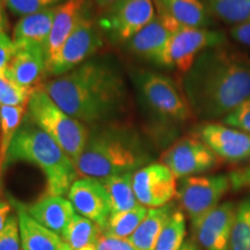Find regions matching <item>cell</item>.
Wrapping results in <instances>:
<instances>
[{"label": "cell", "instance_id": "cell-22", "mask_svg": "<svg viewBox=\"0 0 250 250\" xmlns=\"http://www.w3.org/2000/svg\"><path fill=\"white\" fill-rule=\"evenodd\" d=\"M56 13V7L37 12L19 20L13 31L15 45H41L48 42Z\"/></svg>", "mask_w": 250, "mask_h": 250}, {"label": "cell", "instance_id": "cell-14", "mask_svg": "<svg viewBox=\"0 0 250 250\" xmlns=\"http://www.w3.org/2000/svg\"><path fill=\"white\" fill-rule=\"evenodd\" d=\"M78 214L104 228L111 214L109 198L101 180L93 177H79L74 181L67 192Z\"/></svg>", "mask_w": 250, "mask_h": 250}, {"label": "cell", "instance_id": "cell-43", "mask_svg": "<svg viewBox=\"0 0 250 250\" xmlns=\"http://www.w3.org/2000/svg\"><path fill=\"white\" fill-rule=\"evenodd\" d=\"M59 250H73V249H72L71 247L67 245V243L64 242V243H62V246L61 247V249H59Z\"/></svg>", "mask_w": 250, "mask_h": 250}, {"label": "cell", "instance_id": "cell-28", "mask_svg": "<svg viewBox=\"0 0 250 250\" xmlns=\"http://www.w3.org/2000/svg\"><path fill=\"white\" fill-rule=\"evenodd\" d=\"M147 212V208L139 204L131 210L112 213L109 217L105 227L103 228V232L114 236L129 239L139 225L142 224Z\"/></svg>", "mask_w": 250, "mask_h": 250}, {"label": "cell", "instance_id": "cell-46", "mask_svg": "<svg viewBox=\"0 0 250 250\" xmlns=\"http://www.w3.org/2000/svg\"><path fill=\"white\" fill-rule=\"evenodd\" d=\"M0 110H1V105H0Z\"/></svg>", "mask_w": 250, "mask_h": 250}, {"label": "cell", "instance_id": "cell-16", "mask_svg": "<svg viewBox=\"0 0 250 250\" xmlns=\"http://www.w3.org/2000/svg\"><path fill=\"white\" fill-rule=\"evenodd\" d=\"M45 73H48V62L44 46L17 45V52L5 76L27 88H36L41 86Z\"/></svg>", "mask_w": 250, "mask_h": 250}, {"label": "cell", "instance_id": "cell-24", "mask_svg": "<svg viewBox=\"0 0 250 250\" xmlns=\"http://www.w3.org/2000/svg\"><path fill=\"white\" fill-rule=\"evenodd\" d=\"M103 229L83 215L76 213L62 233V239L73 250H95Z\"/></svg>", "mask_w": 250, "mask_h": 250}, {"label": "cell", "instance_id": "cell-36", "mask_svg": "<svg viewBox=\"0 0 250 250\" xmlns=\"http://www.w3.org/2000/svg\"><path fill=\"white\" fill-rule=\"evenodd\" d=\"M17 52V45L6 31H0V76H4L9 62Z\"/></svg>", "mask_w": 250, "mask_h": 250}, {"label": "cell", "instance_id": "cell-7", "mask_svg": "<svg viewBox=\"0 0 250 250\" xmlns=\"http://www.w3.org/2000/svg\"><path fill=\"white\" fill-rule=\"evenodd\" d=\"M230 188L228 175H197L182 179L176 197L193 227L217 208Z\"/></svg>", "mask_w": 250, "mask_h": 250}, {"label": "cell", "instance_id": "cell-9", "mask_svg": "<svg viewBox=\"0 0 250 250\" xmlns=\"http://www.w3.org/2000/svg\"><path fill=\"white\" fill-rule=\"evenodd\" d=\"M138 85L144 100L161 117L184 123L193 116L183 92L169 77L156 72H142Z\"/></svg>", "mask_w": 250, "mask_h": 250}, {"label": "cell", "instance_id": "cell-26", "mask_svg": "<svg viewBox=\"0 0 250 250\" xmlns=\"http://www.w3.org/2000/svg\"><path fill=\"white\" fill-rule=\"evenodd\" d=\"M27 115V107H8L1 105L0 110V158L2 170L8 149L13 142L15 134Z\"/></svg>", "mask_w": 250, "mask_h": 250}, {"label": "cell", "instance_id": "cell-45", "mask_svg": "<svg viewBox=\"0 0 250 250\" xmlns=\"http://www.w3.org/2000/svg\"><path fill=\"white\" fill-rule=\"evenodd\" d=\"M0 1H1L2 4H4V6H5V2H6V0H0Z\"/></svg>", "mask_w": 250, "mask_h": 250}, {"label": "cell", "instance_id": "cell-5", "mask_svg": "<svg viewBox=\"0 0 250 250\" xmlns=\"http://www.w3.org/2000/svg\"><path fill=\"white\" fill-rule=\"evenodd\" d=\"M27 114L37 126L61 146L76 165L89 138L88 126L62 110L43 89L42 85L36 87L31 94Z\"/></svg>", "mask_w": 250, "mask_h": 250}, {"label": "cell", "instance_id": "cell-42", "mask_svg": "<svg viewBox=\"0 0 250 250\" xmlns=\"http://www.w3.org/2000/svg\"><path fill=\"white\" fill-rule=\"evenodd\" d=\"M181 250H198V247L196 246V243L193 241H190V240H188V241L184 242V245L182 246Z\"/></svg>", "mask_w": 250, "mask_h": 250}, {"label": "cell", "instance_id": "cell-40", "mask_svg": "<svg viewBox=\"0 0 250 250\" xmlns=\"http://www.w3.org/2000/svg\"><path fill=\"white\" fill-rule=\"evenodd\" d=\"M7 29V18L5 13V6L0 1V31H6Z\"/></svg>", "mask_w": 250, "mask_h": 250}, {"label": "cell", "instance_id": "cell-6", "mask_svg": "<svg viewBox=\"0 0 250 250\" xmlns=\"http://www.w3.org/2000/svg\"><path fill=\"white\" fill-rule=\"evenodd\" d=\"M227 44L226 34L210 28L181 27L176 30L152 62L173 67L184 74L205 50Z\"/></svg>", "mask_w": 250, "mask_h": 250}, {"label": "cell", "instance_id": "cell-8", "mask_svg": "<svg viewBox=\"0 0 250 250\" xmlns=\"http://www.w3.org/2000/svg\"><path fill=\"white\" fill-rule=\"evenodd\" d=\"M103 45L102 30L88 14H83L78 26L48 64V73L61 77L89 61Z\"/></svg>", "mask_w": 250, "mask_h": 250}, {"label": "cell", "instance_id": "cell-35", "mask_svg": "<svg viewBox=\"0 0 250 250\" xmlns=\"http://www.w3.org/2000/svg\"><path fill=\"white\" fill-rule=\"evenodd\" d=\"M95 250H137L132 243L127 239L110 235L102 232L98 242L95 245Z\"/></svg>", "mask_w": 250, "mask_h": 250}, {"label": "cell", "instance_id": "cell-41", "mask_svg": "<svg viewBox=\"0 0 250 250\" xmlns=\"http://www.w3.org/2000/svg\"><path fill=\"white\" fill-rule=\"evenodd\" d=\"M94 2H95V5L98 6L99 8L101 9H108L109 7H111L112 5L116 4L117 1H120V0H93Z\"/></svg>", "mask_w": 250, "mask_h": 250}, {"label": "cell", "instance_id": "cell-13", "mask_svg": "<svg viewBox=\"0 0 250 250\" xmlns=\"http://www.w3.org/2000/svg\"><path fill=\"white\" fill-rule=\"evenodd\" d=\"M196 137L206 144L220 160L239 164L250 160V134L221 122H204Z\"/></svg>", "mask_w": 250, "mask_h": 250}, {"label": "cell", "instance_id": "cell-21", "mask_svg": "<svg viewBox=\"0 0 250 250\" xmlns=\"http://www.w3.org/2000/svg\"><path fill=\"white\" fill-rule=\"evenodd\" d=\"M156 12L173 19L181 27L210 28L213 19L202 0H154Z\"/></svg>", "mask_w": 250, "mask_h": 250}, {"label": "cell", "instance_id": "cell-29", "mask_svg": "<svg viewBox=\"0 0 250 250\" xmlns=\"http://www.w3.org/2000/svg\"><path fill=\"white\" fill-rule=\"evenodd\" d=\"M186 217L179 208H175L159 236L154 250H181L186 239Z\"/></svg>", "mask_w": 250, "mask_h": 250}, {"label": "cell", "instance_id": "cell-17", "mask_svg": "<svg viewBox=\"0 0 250 250\" xmlns=\"http://www.w3.org/2000/svg\"><path fill=\"white\" fill-rule=\"evenodd\" d=\"M180 28V24L175 22L173 19L156 12V17L151 22L127 41V46L134 55L152 62L170 36Z\"/></svg>", "mask_w": 250, "mask_h": 250}, {"label": "cell", "instance_id": "cell-27", "mask_svg": "<svg viewBox=\"0 0 250 250\" xmlns=\"http://www.w3.org/2000/svg\"><path fill=\"white\" fill-rule=\"evenodd\" d=\"M211 14L230 26L250 22V0H206Z\"/></svg>", "mask_w": 250, "mask_h": 250}, {"label": "cell", "instance_id": "cell-34", "mask_svg": "<svg viewBox=\"0 0 250 250\" xmlns=\"http://www.w3.org/2000/svg\"><path fill=\"white\" fill-rule=\"evenodd\" d=\"M221 123L236 127L250 134V98L226 115L221 120Z\"/></svg>", "mask_w": 250, "mask_h": 250}, {"label": "cell", "instance_id": "cell-2", "mask_svg": "<svg viewBox=\"0 0 250 250\" xmlns=\"http://www.w3.org/2000/svg\"><path fill=\"white\" fill-rule=\"evenodd\" d=\"M42 87L62 110L87 126L109 123L126 109V83L108 59L90 58Z\"/></svg>", "mask_w": 250, "mask_h": 250}, {"label": "cell", "instance_id": "cell-10", "mask_svg": "<svg viewBox=\"0 0 250 250\" xmlns=\"http://www.w3.org/2000/svg\"><path fill=\"white\" fill-rule=\"evenodd\" d=\"M156 17L154 0H120L105 9L99 26L115 42H125Z\"/></svg>", "mask_w": 250, "mask_h": 250}, {"label": "cell", "instance_id": "cell-4", "mask_svg": "<svg viewBox=\"0 0 250 250\" xmlns=\"http://www.w3.org/2000/svg\"><path fill=\"white\" fill-rule=\"evenodd\" d=\"M146 158L132 139L118 131L104 130L89 133L86 147L76 162L81 177L103 180L144 167Z\"/></svg>", "mask_w": 250, "mask_h": 250}, {"label": "cell", "instance_id": "cell-37", "mask_svg": "<svg viewBox=\"0 0 250 250\" xmlns=\"http://www.w3.org/2000/svg\"><path fill=\"white\" fill-rule=\"evenodd\" d=\"M229 35L240 45L250 50V22L233 26L229 29Z\"/></svg>", "mask_w": 250, "mask_h": 250}, {"label": "cell", "instance_id": "cell-11", "mask_svg": "<svg viewBox=\"0 0 250 250\" xmlns=\"http://www.w3.org/2000/svg\"><path fill=\"white\" fill-rule=\"evenodd\" d=\"M160 162L169 168L176 179L182 180L214 169L220 159L198 137L190 136L166 149Z\"/></svg>", "mask_w": 250, "mask_h": 250}, {"label": "cell", "instance_id": "cell-44", "mask_svg": "<svg viewBox=\"0 0 250 250\" xmlns=\"http://www.w3.org/2000/svg\"><path fill=\"white\" fill-rule=\"evenodd\" d=\"M2 173V165H1V158H0V175Z\"/></svg>", "mask_w": 250, "mask_h": 250}, {"label": "cell", "instance_id": "cell-25", "mask_svg": "<svg viewBox=\"0 0 250 250\" xmlns=\"http://www.w3.org/2000/svg\"><path fill=\"white\" fill-rule=\"evenodd\" d=\"M132 179L133 173H124L101 180L107 191L111 214L131 210L139 205L134 195Z\"/></svg>", "mask_w": 250, "mask_h": 250}, {"label": "cell", "instance_id": "cell-31", "mask_svg": "<svg viewBox=\"0 0 250 250\" xmlns=\"http://www.w3.org/2000/svg\"><path fill=\"white\" fill-rule=\"evenodd\" d=\"M35 88H27L14 83L9 78L0 76V105L27 107Z\"/></svg>", "mask_w": 250, "mask_h": 250}, {"label": "cell", "instance_id": "cell-30", "mask_svg": "<svg viewBox=\"0 0 250 250\" xmlns=\"http://www.w3.org/2000/svg\"><path fill=\"white\" fill-rule=\"evenodd\" d=\"M230 250H250V198L240 203L230 233Z\"/></svg>", "mask_w": 250, "mask_h": 250}, {"label": "cell", "instance_id": "cell-15", "mask_svg": "<svg viewBox=\"0 0 250 250\" xmlns=\"http://www.w3.org/2000/svg\"><path fill=\"white\" fill-rule=\"evenodd\" d=\"M235 211L236 208L232 202L221 203L192 227L204 250H230V233Z\"/></svg>", "mask_w": 250, "mask_h": 250}, {"label": "cell", "instance_id": "cell-23", "mask_svg": "<svg viewBox=\"0 0 250 250\" xmlns=\"http://www.w3.org/2000/svg\"><path fill=\"white\" fill-rule=\"evenodd\" d=\"M175 208H176L171 203L161 208H148L142 224L127 240L137 250H154L159 236Z\"/></svg>", "mask_w": 250, "mask_h": 250}, {"label": "cell", "instance_id": "cell-3", "mask_svg": "<svg viewBox=\"0 0 250 250\" xmlns=\"http://www.w3.org/2000/svg\"><path fill=\"white\" fill-rule=\"evenodd\" d=\"M15 162H27L39 167L45 176L48 195H67L74 181L79 179L70 156L31 121L28 114L11 144L4 168Z\"/></svg>", "mask_w": 250, "mask_h": 250}, {"label": "cell", "instance_id": "cell-20", "mask_svg": "<svg viewBox=\"0 0 250 250\" xmlns=\"http://www.w3.org/2000/svg\"><path fill=\"white\" fill-rule=\"evenodd\" d=\"M26 210L41 225L59 235H62V230L77 213L72 203L64 196L48 193L26 206Z\"/></svg>", "mask_w": 250, "mask_h": 250}, {"label": "cell", "instance_id": "cell-39", "mask_svg": "<svg viewBox=\"0 0 250 250\" xmlns=\"http://www.w3.org/2000/svg\"><path fill=\"white\" fill-rule=\"evenodd\" d=\"M12 208L13 205L11 202L0 201V232L4 229L9 217L12 215Z\"/></svg>", "mask_w": 250, "mask_h": 250}, {"label": "cell", "instance_id": "cell-38", "mask_svg": "<svg viewBox=\"0 0 250 250\" xmlns=\"http://www.w3.org/2000/svg\"><path fill=\"white\" fill-rule=\"evenodd\" d=\"M228 177H229L230 186L234 190L250 187V166L233 171L232 174L228 175Z\"/></svg>", "mask_w": 250, "mask_h": 250}, {"label": "cell", "instance_id": "cell-1", "mask_svg": "<svg viewBox=\"0 0 250 250\" xmlns=\"http://www.w3.org/2000/svg\"><path fill=\"white\" fill-rule=\"evenodd\" d=\"M182 88L195 116L223 120L250 98V55L227 44L205 50L184 73Z\"/></svg>", "mask_w": 250, "mask_h": 250}, {"label": "cell", "instance_id": "cell-32", "mask_svg": "<svg viewBox=\"0 0 250 250\" xmlns=\"http://www.w3.org/2000/svg\"><path fill=\"white\" fill-rule=\"evenodd\" d=\"M64 1L65 0H6L5 7L12 14L22 18L37 12L57 7Z\"/></svg>", "mask_w": 250, "mask_h": 250}, {"label": "cell", "instance_id": "cell-18", "mask_svg": "<svg viewBox=\"0 0 250 250\" xmlns=\"http://www.w3.org/2000/svg\"><path fill=\"white\" fill-rule=\"evenodd\" d=\"M86 11V0H65L62 4L56 7L54 22L48 42L45 44L48 64L58 54L64 42L78 26Z\"/></svg>", "mask_w": 250, "mask_h": 250}, {"label": "cell", "instance_id": "cell-33", "mask_svg": "<svg viewBox=\"0 0 250 250\" xmlns=\"http://www.w3.org/2000/svg\"><path fill=\"white\" fill-rule=\"evenodd\" d=\"M0 250H22L17 214L12 213L5 228L0 232Z\"/></svg>", "mask_w": 250, "mask_h": 250}, {"label": "cell", "instance_id": "cell-19", "mask_svg": "<svg viewBox=\"0 0 250 250\" xmlns=\"http://www.w3.org/2000/svg\"><path fill=\"white\" fill-rule=\"evenodd\" d=\"M17 211L22 250H59L62 246V236L41 225L28 213L26 206L11 198Z\"/></svg>", "mask_w": 250, "mask_h": 250}, {"label": "cell", "instance_id": "cell-12", "mask_svg": "<svg viewBox=\"0 0 250 250\" xmlns=\"http://www.w3.org/2000/svg\"><path fill=\"white\" fill-rule=\"evenodd\" d=\"M132 184L137 201L147 208L169 204L177 193L176 177L161 162L144 166L134 171Z\"/></svg>", "mask_w": 250, "mask_h": 250}]
</instances>
